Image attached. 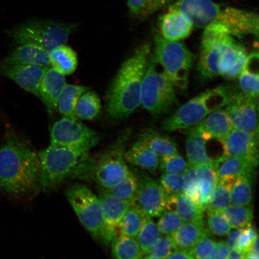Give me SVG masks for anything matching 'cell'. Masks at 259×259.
<instances>
[{
	"label": "cell",
	"mask_w": 259,
	"mask_h": 259,
	"mask_svg": "<svg viewBox=\"0 0 259 259\" xmlns=\"http://www.w3.org/2000/svg\"><path fill=\"white\" fill-rule=\"evenodd\" d=\"M150 54L151 45L142 44L121 65L106 92L105 108L109 118L121 120L141 105L142 81Z\"/></svg>",
	"instance_id": "6da1fadb"
},
{
	"label": "cell",
	"mask_w": 259,
	"mask_h": 259,
	"mask_svg": "<svg viewBox=\"0 0 259 259\" xmlns=\"http://www.w3.org/2000/svg\"><path fill=\"white\" fill-rule=\"evenodd\" d=\"M38 154L24 141L9 136L0 145V189L15 196L33 193L40 187Z\"/></svg>",
	"instance_id": "7a4b0ae2"
},
{
	"label": "cell",
	"mask_w": 259,
	"mask_h": 259,
	"mask_svg": "<svg viewBox=\"0 0 259 259\" xmlns=\"http://www.w3.org/2000/svg\"><path fill=\"white\" fill-rule=\"evenodd\" d=\"M221 28H204L198 70L203 78H237L248 56L244 45Z\"/></svg>",
	"instance_id": "3957f363"
},
{
	"label": "cell",
	"mask_w": 259,
	"mask_h": 259,
	"mask_svg": "<svg viewBox=\"0 0 259 259\" xmlns=\"http://www.w3.org/2000/svg\"><path fill=\"white\" fill-rule=\"evenodd\" d=\"M172 6L183 12L194 27H218L238 38L250 34L258 37V16L254 12L211 0H178Z\"/></svg>",
	"instance_id": "277c9868"
},
{
	"label": "cell",
	"mask_w": 259,
	"mask_h": 259,
	"mask_svg": "<svg viewBox=\"0 0 259 259\" xmlns=\"http://www.w3.org/2000/svg\"><path fill=\"white\" fill-rule=\"evenodd\" d=\"M131 129H125L116 141L94 156L89 154L83 160L76 178L93 181L103 189H109L124 178L129 170L124 155Z\"/></svg>",
	"instance_id": "5b68a950"
},
{
	"label": "cell",
	"mask_w": 259,
	"mask_h": 259,
	"mask_svg": "<svg viewBox=\"0 0 259 259\" xmlns=\"http://www.w3.org/2000/svg\"><path fill=\"white\" fill-rule=\"evenodd\" d=\"M231 90L220 86L206 91L181 106L161 124V130L173 132L193 127L210 113L224 108Z\"/></svg>",
	"instance_id": "8992f818"
},
{
	"label": "cell",
	"mask_w": 259,
	"mask_h": 259,
	"mask_svg": "<svg viewBox=\"0 0 259 259\" xmlns=\"http://www.w3.org/2000/svg\"><path fill=\"white\" fill-rule=\"evenodd\" d=\"M89 153L50 145L38 154L40 187L56 189L69 178H75L77 170Z\"/></svg>",
	"instance_id": "52a82bcc"
},
{
	"label": "cell",
	"mask_w": 259,
	"mask_h": 259,
	"mask_svg": "<svg viewBox=\"0 0 259 259\" xmlns=\"http://www.w3.org/2000/svg\"><path fill=\"white\" fill-rule=\"evenodd\" d=\"M174 88L154 54H150L142 81L141 105L154 117L167 113L178 104Z\"/></svg>",
	"instance_id": "ba28073f"
},
{
	"label": "cell",
	"mask_w": 259,
	"mask_h": 259,
	"mask_svg": "<svg viewBox=\"0 0 259 259\" xmlns=\"http://www.w3.org/2000/svg\"><path fill=\"white\" fill-rule=\"evenodd\" d=\"M78 27V24L31 19L13 29L9 34L16 45L35 44L50 53L54 48L66 44L71 34Z\"/></svg>",
	"instance_id": "9c48e42d"
},
{
	"label": "cell",
	"mask_w": 259,
	"mask_h": 259,
	"mask_svg": "<svg viewBox=\"0 0 259 259\" xmlns=\"http://www.w3.org/2000/svg\"><path fill=\"white\" fill-rule=\"evenodd\" d=\"M154 56L175 87L187 89L194 57L185 45L180 41H169L154 34Z\"/></svg>",
	"instance_id": "30bf717a"
},
{
	"label": "cell",
	"mask_w": 259,
	"mask_h": 259,
	"mask_svg": "<svg viewBox=\"0 0 259 259\" xmlns=\"http://www.w3.org/2000/svg\"><path fill=\"white\" fill-rule=\"evenodd\" d=\"M66 194L68 201L84 228L94 238L101 242L103 221L99 196L81 184L70 186Z\"/></svg>",
	"instance_id": "8fae6325"
},
{
	"label": "cell",
	"mask_w": 259,
	"mask_h": 259,
	"mask_svg": "<svg viewBox=\"0 0 259 259\" xmlns=\"http://www.w3.org/2000/svg\"><path fill=\"white\" fill-rule=\"evenodd\" d=\"M102 140V135L78 119L63 117L54 123L50 145L89 153Z\"/></svg>",
	"instance_id": "7c38bea8"
},
{
	"label": "cell",
	"mask_w": 259,
	"mask_h": 259,
	"mask_svg": "<svg viewBox=\"0 0 259 259\" xmlns=\"http://www.w3.org/2000/svg\"><path fill=\"white\" fill-rule=\"evenodd\" d=\"M257 99L242 92L231 90L225 111L233 128L247 132H258Z\"/></svg>",
	"instance_id": "4fadbf2b"
},
{
	"label": "cell",
	"mask_w": 259,
	"mask_h": 259,
	"mask_svg": "<svg viewBox=\"0 0 259 259\" xmlns=\"http://www.w3.org/2000/svg\"><path fill=\"white\" fill-rule=\"evenodd\" d=\"M138 181L136 205L147 218H159L167 210L168 197L157 181L144 172L135 173Z\"/></svg>",
	"instance_id": "5bb4252c"
},
{
	"label": "cell",
	"mask_w": 259,
	"mask_h": 259,
	"mask_svg": "<svg viewBox=\"0 0 259 259\" xmlns=\"http://www.w3.org/2000/svg\"><path fill=\"white\" fill-rule=\"evenodd\" d=\"M222 144V158L236 157L245 158L255 166L258 162V132H247L233 128L225 137L218 139Z\"/></svg>",
	"instance_id": "9a60e30c"
},
{
	"label": "cell",
	"mask_w": 259,
	"mask_h": 259,
	"mask_svg": "<svg viewBox=\"0 0 259 259\" xmlns=\"http://www.w3.org/2000/svg\"><path fill=\"white\" fill-rule=\"evenodd\" d=\"M99 197L101 203L103 229L101 242L110 244L113 236L117 234L118 226L131 204L118 198L100 187Z\"/></svg>",
	"instance_id": "2e32d148"
},
{
	"label": "cell",
	"mask_w": 259,
	"mask_h": 259,
	"mask_svg": "<svg viewBox=\"0 0 259 259\" xmlns=\"http://www.w3.org/2000/svg\"><path fill=\"white\" fill-rule=\"evenodd\" d=\"M48 68L2 61L0 63V74L14 80L21 88L39 99L41 81Z\"/></svg>",
	"instance_id": "e0dca14e"
},
{
	"label": "cell",
	"mask_w": 259,
	"mask_h": 259,
	"mask_svg": "<svg viewBox=\"0 0 259 259\" xmlns=\"http://www.w3.org/2000/svg\"><path fill=\"white\" fill-rule=\"evenodd\" d=\"M160 34L169 41H180L189 37L194 25L180 10L171 6L159 20Z\"/></svg>",
	"instance_id": "ac0fdd59"
},
{
	"label": "cell",
	"mask_w": 259,
	"mask_h": 259,
	"mask_svg": "<svg viewBox=\"0 0 259 259\" xmlns=\"http://www.w3.org/2000/svg\"><path fill=\"white\" fill-rule=\"evenodd\" d=\"M188 135L186 143V154L189 164L199 166L202 165L218 169V159H213L206 152V145L209 139L197 125L186 130Z\"/></svg>",
	"instance_id": "d6986e66"
},
{
	"label": "cell",
	"mask_w": 259,
	"mask_h": 259,
	"mask_svg": "<svg viewBox=\"0 0 259 259\" xmlns=\"http://www.w3.org/2000/svg\"><path fill=\"white\" fill-rule=\"evenodd\" d=\"M66 80L63 74L53 67H49L42 79L39 89V96L50 116L57 110L58 99Z\"/></svg>",
	"instance_id": "ffe728a7"
},
{
	"label": "cell",
	"mask_w": 259,
	"mask_h": 259,
	"mask_svg": "<svg viewBox=\"0 0 259 259\" xmlns=\"http://www.w3.org/2000/svg\"><path fill=\"white\" fill-rule=\"evenodd\" d=\"M3 61L10 64L51 67L49 52L37 45L32 44L18 45V47Z\"/></svg>",
	"instance_id": "44dd1931"
},
{
	"label": "cell",
	"mask_w": 259,
	"mask_h": 259,
	"mask_svg": "<svg viewBox=\"0 0 259 259\" xmlns=\"http://www.w3.org/2000/svg\"><path fill=\"white\" fill-rule=\"evenodd\" d=\"M167 209L176 212L184 222H204L203 210L184 193L169 196Z\"/></svg>",
	"instance_id": "7402d4cb"
},
{
	"label": "cell",
	"mask_w": 259,
	"mask_h": 259,
	"mask_svg": "<svg viewBox=\"0 0 259 259\" xmlns=\"http://www.w3.org/2000/svg\"><path fill=\"white\" fill-rule=\"evenodd\" d=\"M196 125L209 140L224 138L233 129L231 121L223 108L210 113Z\"/></svg>",
	"instance_id": "603a6c76"
},
{
	"label": "cell",
	"mask_w": 259,
	"mask_h": 259,
	"mask_svg": "<svg viewBox=\"0 0 259 259\" xmlns=\"http://www.w3.org/2000/svg\"><path fill=\"white\" fill-rule=\"evenodd\" d=\"M138 139L154 151L158 157L167 156L178 153L177 145L174 139L154 129L145 128L141 132Z\"/></svg>",
	"instance_id": "cb8c5ba5"
},
{
	"label": "cell",
	"mask_w": 259,
	"mask_h": 259,
	"mask_svg": "<svg viewBox=\"0 0 259 259\" xmlns=\"http://www.w3.org/2000/svg\"><path fill=\"white\" fill-rule=\"evenodd\" d=\"M210 234L204 222H184L171 236L176 248L191 249Z\"/></svg>",
	"instance_id": "d4e9b609"
},
{
	"label": "cell",
	"mask_w": 259,
	"mask_h": 259,
	"mask_svg": "<svg viewBox=\"0 0 259 259\" xmlns=\"http://www.w3.org/2000/svg\"><path fill=\"white\" fill-rule=\"evenodd\" d=\"M239 82L241 92L257 99L258 96V54L254 52L248 56L239 73Z\"/></svg>",
	"instance_id": "484cf974"
},
{
	"label": "cell",
	"mask_w": 259,
	"mask_h": 259,
	"mask_svg": "<svg viewBox=\"0 0 259 259\" xmlns=\"http://www.w3.org/2000/svg\"><path fill=\"white\" fill-rule=\"evenodd\" d=\"M125 160L128 163L155 174L159 166V157L139 139L125 151Z\"/></svg>",
	"instance_id": "4316f807"
},
{
	"label": "cell",
	"mask_w": 259,
	"mask_h": 259,
	"mask_svg": "<svg viewBox=\"0 0 259 259\" xmlns=\"http://www.w3.org/2000/svg\"><path fill=\"white\" fill-rule=\"evenodd\" d=\"M198 184L200 208L205 211L212 194L219 183L218 169L202 165L196 166Z\"/></svg>",
	"instance_id": "83f0119b"
},
{
	"label": "cell",
	"mask_w": 259,
	"mask_h": 259,
	"mask_svg": "<svg viewBox=\"0 0 259 259\" xmlns=\"http://www.w3.org/2000/svg\"><path fill=\"white\" fill-rule=\"evenodd\" d=\"M51 67L63 75L75 72L78 61L76 52L66 44L60 45L50 53Z\"/></svg>",
	"instance_id": "f1b7e54d"
},
{
	"label": "cell",
	"mask_w": 259,
	"mask_h": 259,
	"mask_svg": "<svg viewBox=\"0 0 259 259\" xmlns=\"http://www.w3.org/2000/svg\"><path fill=\"white\" fill-rule=\"evenodd\" d=\"M110 244L113 257L118 259H138L144 257L137 239L127 235L116 234Z\"/></svg>",
	"instance_id": "f546056e"
},
{
	"label": "cell",
	"mask_w": 259,
	"mask_h": 259,
	"mask_svg": "<svg viewBox=\"0 0 259 259\" xmlns=\"http://www.w3.org/2000/svg\"><path fill=\"white\" fill-rule=\"evenodd\" d=\"M90 89L89 87L66 84L58 99V111L64 117L78 119L76 115L77 103L82 94Z\"/></svg>",
	"instance_id": "4dcf8cb0"
},
{
	"label": "cell",
	"mask_w": 259,
	"mask_h": 259,
	"mask_svg": "<svg viewBox=\"0 0 259 259\" xmlns=\"http://www.w3.org/2000/svg\"><path fill=\"white\" fill-rule=\"evenodd\" d=\"M236 177L227 176L220 178L212 194L206 210L207 212H222L231 203V192Z\"/></svg>",
	"instance_id": "1f68e13d"
},
{
	"label": "cell",
	"mask_w": 259,
	"mask_h": 259,
	"mask_svg": "<svg viewBox=\"0 0 259 259\" xmlns=\"http://www.w3.org/2000/svg\"><path fill=\"white\" fill-rule=\"evenodd\" d=\"M220 163L221 164H219L218 167L219 179L227 176L236 178L241 176L252 177L255 168L256 167L250 161L241 157H226Z\"/></svg>",
	"instance_id": "d6a6232c"
},
{
	"label": "cell",
	"mask_w": 259,
	"mask_h": 259,
	"mask_svg": "<svg viewBox=\"0 0 259 259\" xmlns=\"http://www.w3.org/2000/svg\"><path fill=\"white\" fill-rule=\"evenodd\" d=\"M104 189L112 195L131 204L132 205H135L138 192L137 175L134 171L128 170L120 182L109 189Z\"/></svg>",
	"instance_id": "836d02e7"
},
{
	"label": "cell",
	"mask_w": 259,
	"mask_h": 259,
	"mask_svg": "<svg viewBox=\"0 0 259 259\" xmlns=\"http://www.w3.org/2000/svg\"><path fill=\"white\" fill-rule=\"evenodd\" d=\"M147 218L137 205H132L119 223L117 234L137 238L145 219Z\"/></svg>",
	"instance_id": "e575fe53"
},
{
	"label": "cell",
	"mask_w": 259,
	"mask_h": 259,
	"mask_svg": "<svg viewBox=\"0 0 259 259\" xmlns=\"http://www.w3.org/2000/svg\"><path fill=\"white\" fill-rule=\"evenodd\" d=\"M101 101L95 92L90 90L80 96L76 108L77 119L84 120H93L101 112Z\"/></svg>",
	"instance_id": "d590c367"
},
{
	"label": "cell",
	"mask_w": 259,
	"mask_h": 259,
	"mask_svg": "<svg viewBox=\"0 0 259 259\" xmlns=\"http://www.w3.org/2000/svg\"><path fill=\"white\" fill-rule=\"evenodd\" d=\"M222 213L233 229H243L251 226L253 219V210L249 205L230 204Z\"/></svg>",
	"instance_id": "8d00e7d4"
},
{
	"label": "cell",
	"mask_w": 259,
	"mask_h": 259,
	"mask_svg": "<svg viewBox=\"0 0 259 259\" xmlns=\"http://www.w3.org/2000/svg\"><path fill=\"white\" fill-rule=\"evenodd\" d=\"M252 177L241 176L236 178L231 192V203L234 205L248 206L252 202Z\"/></svg>",
	"instance_id": "74e56055"
},
{
	"label": "cell",
	"mask_w": 259,
	"mask_h": 259,
	"mask_svg": "<svg viewBox=\"0 0 259 259\" xmlns=\"http://www.w3.org/2000/svg\"><path fill=\"white\" fill-rule=\"evenodd\" d=\"M137 238L145 255L161 238V232L153 220L147 218Z\"/></svg>",
	"instance_id": "f35d334b"
},
{
	"label": "cell",
	"mask_w": 259,
	"mask_h": 259,
	"mask_svg": "<svg viewBox=\"0 0 259 259\" xmlns=\"http://www.w3.org/2000/svg\"><path fill=\"white\" fill-rule=\"evenodd\" d=\"M159 166L164 174L184 175L189 164L183 157L177 153L161 157Z\"/></svg>",
	"instance_id": "ab89813d"
},
{
	"label": "cell",
	"mask_w": 259,
	"mask_h": 259,
	"mask_svg": "<svg viewBox=\"0 0 259 259\" xmlns=\"http://www.w3.org/2000/svg\"><path fill=\"white\" fill-rule=\"evenodd\" d=\"M184 180L183 193L200 206V196L195 166L189 164L186 172L184 174Z\"/></svg>",
	"instance_id": "60d3db41"
},
{
	"label": "cell",
	"mask_w": 259,
	"mask_h": 259,
	"mask_svg": "<svg viewBox=\"0 0 259 259\" xmlns=\"http://www.w3.org/2000/svg\"><path fill=\"white\" fill-rule=\"evenodd\" d=\"M174 242L171 235L161 237L146 254L144 258H167L176 249Z\"/></svg>",
	"instance_id": "b9f144b4"
},
{
	"label": "cell",
	"mask_w": 259,
	"mask_h": 259,
	"mask_svg": "<svg viewBox=\"0 0 259 259\" xmlns=\"http://www.w3.org/2000/svg\"><path fill=\"white\" fill-rule=\"evenodd\" d=\"M159 218L157 225L161 234L164 235H172L184 223L172 210H165Z\"/></svg>",
	"instance_id": "7bdbcfd3"
},
{
	"label": "cell",
	"mask_w": 259,
	"mask_h": 259,
	"mask_svg": "<svg viewBox=\"0 0 259 259\" xmlns=\"http://www.w3.org/2000/svg\"><path fill=\"white\" fill-rule=\"evenodd\" d=\"M191 251L194 258H216V242L210 235H206L191 248Z\"/></svg>",
	"instance_id": "ee69618b"
},
{
	"label": "cell",
	"mask_w": 259,
	"mask_h": 259,
	"mask_svg": "<svg viewBox=\"0 0 259 259\" xmlns=\"http://www.w3.org/2000/svg\"><path fill=\"white\" fill-rule=\"evenodd\" d=\"M207 226L210 234L220 236H226L232 229L222 212H208Z\"/></svg>",
	"instance_id": "f6af8a7d"
},
{
	"label": "cell",
	"mask_w": 259,
	"mask_h": 259,
	"mask_svg": "<svg viewBox=\"0 0 259 259\" xmlns=\"http://www.w3.org/2000/svg\"><path fill=\"white\" fill-rule=\"evenodd\" d=\"M160 184L168 196L184 192V175L163 174Z\"/></svg>",
	"instance_id": "bcb514c9"
},
{
	"label": "cell",
	"mask_w": 259,
	"mask_h": 259,
	"mask_svg": "<svg viewBox=\"0 0 259 259\" xmlns=\"http://www.w3.org/2000/svg\"><path fill=\"white\" fill-rule=\"evenodd\" d=\"M127 6L132 17L139 20H144L150 16V0H127Z\"/></svg>",
	"instance_id": "7dc6e473"
},
{
	"label": "cell",
	"mask_w": 259,
	"mask_h": 259,
	"mask_svg": "<svg viewBox=\"0 0 259 259\" xmlns=\"http://www.w3.org/2000/svg\"><path fill=\"white\" fill-rule=\"evenodd\" d=\"M257 238H258L257 232L254 227L251 226L243 228L237 244L235 247L241 251L245 256V252Z\"/></svg>",
	"instance_id": "c3c4849f"
},
{
	"label": "cell",
	"mask_w": 259,
	"mask_h": 259,
	"mask_svg": "<svg viewBox=\"0 0 259 259\" xmlns=\"http://www.w3.org/2000/svg\"><path fill=\"white\" fill-rule=\"evenodd\" d=\"M216 258L227 259L229 258L230 250L228 244L225 241L216 243Z\"/></svg>",
	"instance_id": "681fc988"
},
{
	"label": "cell",
	"mask_w": 259,
	"mask_h": 259,
	"mask_svg": "<svg viewBox=\"0 0 259 259\" xmlns=\"http://www.w3.org/2000/svg\"><path fill=\"white\" fill-rule=\"evenodd\" d=\"M167 258H194L191 249L176 248L171 252Z\"/></svg>",
	"instance_id": "f907efd6"
},
{
	"label": "cell",
	"mask_w": 259,
	"mask_h": 259,
	"mask_svg": "<svg viewBox=\"0 0 259 259\" xmlns=\"http://www.w3.org/2000/svg\"><path fill=\"white\" fill-rule=\"evenodd\" d=\"M169 0H150V6H149V14L150 16L154 13L160 11L167 5Z\"/></svg>",
	"instance_id": "816d5d0a"
},
{
	"label": "cell",
	"mask_w": 259,
	"mask_h": 259,
	"mask_svg": "<svg viewBox=\"0 0 259 259\" xmlns=\"http://www.w3.org/2000/svg\"><path fill=\"white\" fill-rule=\"evenodd\" d=\"M258 239L257 238L245 252V258L258 259Z\"/></svg>",
	"instance_id": "f5cc1de1"
},
{
	"label": "cell",
	"mask_w": 259,
	"mask_h": 259,
	"mask_svg": "<svg viewBox=\"0 0 259 259\" xmlns=\"http://www.w3.org/2000/svg\"><path fill=\"white\" fill-rule=\"evenodd\" d=\"M242 229H237L236 231H230L228 235V239H227V244H228L230 249L235 247L239 236L241 234Z\"/></svg>",
	"instance_id": "db71d44e"
},
{
	"label": "cell",
	"mask_w": 259,
	"mask_h": 259,
	"mask_svg": "<svg viewBox=\"0 0 259 259\" xmlns=\"http://www.w3.org/2000/svg\"><path fill=\"white\" fill-rule=\"evenodd\" d=\"M228 258H245L244 254L236 247L231 249Z\"/></svg>",
	"instance_id": "11a10c76"
}]
</instances>
